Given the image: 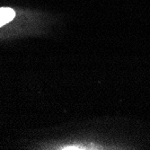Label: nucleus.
Returning <instances> with one entry per match:
<instances>
[{
	"label": "nucleus",
	"mask_w": 150,
	"mask_h": 150,
	"mask_svg": "<svg viewBox=\"0 0 150 150\" xmlns=\"http://www.w3.org/2000/svg\"><path fill=\"white\" fill-rule=\"evenodd\" d=\"M16 16V12L9 7H0V27L11 22Z\"/></svg>",
	"instance_id": "obj_1"
}]
</instances>
